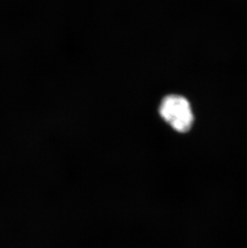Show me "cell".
<instances>
[{
  "label": "cell",
  "mask_w": 247,
  "mask_h": 248,
  "mask_svg": "<svg viewBox=\"0 0 247 248\" xmlns=\"http://www.w3.org/2000/svg\"><path fill=\"white\" fill-rule=\"evenodd\" d=\"M159 112L164 121L181 134L189 132L194 124V112L189 101L184 96H166L161 101Z\"/></svg>",
  "instance_id": "1"
}]
</instances>
